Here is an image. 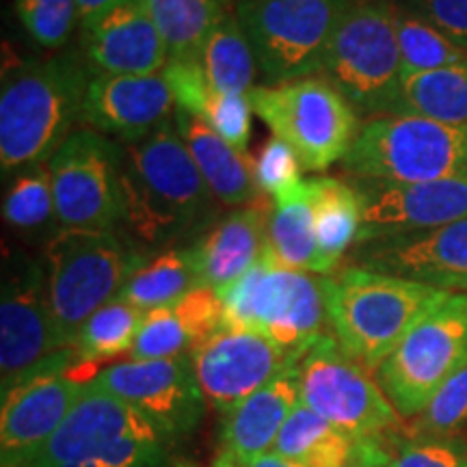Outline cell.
Returning <instances> with one entry per match:
<instances>
[{
	"label": "cell",
	"instance_id": "cell-18",
	"mask_svg": "<svg viewBox=\"0 0 467 467\" xmlns=\"http://www.w3.org/2000/svg\"><path fill=\"white\" fill-rule=\"evenodd\" d=\"M350 265L399 275L446 292H467V217L407 236L361 243Z\"/></svg>",
	"mask_w": 467,
	"mask_h": 467
},
{
	"label": "cell",
	"instance_id": "cell-25",
	"mask_svg": "<svg viewBox=\"0 0 467 467\" xmlns=\"http://www.w3.org/2000/svg\"><path fill=\"white\" fill-rule=\"evenodd\" d=\"M314 197L317 232V268L314 275H331L340 268L348 251L358 244L364 219V197L353 180L309 178Z\"/></svg>",
	"mask_w": 467,
	"mask_h": 467
},
{
	"label": "cell",
	"instance_id": "cell-11",
	"mask_svg": "<svg viewBox=\"0 0 467 467\" xmlns=\"http://www.w3.org/2000/svg\"><path fill=\"white\" fill-rule=\"evenodd\" d=\"M467 366V292H452L405 336L375 377L400 418L413 420Z\"/></svg>",
	"mask_w": 467,
	"mask_h": 467
},
{
	"label": "cell",
	"instance_id": "cell-15",
	"mask_svg": "<svg viewBox=\"0 0 467 467\" xmlns=\"http://www.w3.org/2000/svg\"><path fill=\"white\" fill-rule=\"evenodd\" d=\"M299 359L301 355L290 353L266 336L227 325H221L191 350L203 399L221 416H227Z\"/></svg>",
	"mask_w": 467,
	"mask_h": 467
},
{
	"label": "cell",
	"instance_id": "cell-19",
	"mask_svg": "<svg viewBox=\"0 0 467 467\" xmlns=\"http://www.w3.org/2000/svg\"><path fill=\"white\" fill-rule=\"evenodd\" d=\"M175 100L165 76L93 74L80 121L104 137L137 143L173 119Z\"/></svg>",
	"mask_w": 467,
	"mask_h": 467
},
{
	"label": "cell",
	"instance_id": "cell-32",
	"mask_svg": "<svg viewBox=\"0 0 467 467\" xmlns=\"http://www.w3.org/2000/svg\"><path fill=\"white\" fill-rule=\"evenodd\" d=\"M145 312L124 299H113L98 309L80 329L76 340V355L80 364L96 366L119 355L130 353Z\"/></svg>",
	"mask_w": 467,
	"mask_h": 467
},
{
	"label": "cell",
	"instance_id": "cell-42",
	"mask_svg": "<svg viewBox=\"0 0 467 467\" xmlns=\"http://www.w3.org/2000/svg\"><path fill=\"white\" fill-rule=\"evenodd\" d=\"M169 89L175 100V109L186 110V113L203 117L208 107L213 87H210L206 74H203L200 58H186V61H169L162 69Z\"/></svg>",
	"mask_w": 467,
	"mask_h": 467
},
{
	"label": "cell",
	"instance_id": "cell-43",
	"mask_svg": "<svg viewBox=\"0 0 467 467\" xmlns=\"http://www.w3.org/2000/svg\"><path fill=\"white\" fill-rule=\"evenodd\" d=\"M396 7L422 17L467 50V0H394Z\"/></svg>",
	"mask_w": 467,
	"mask_h": 467
},
{
	"label": "cell",
	"instance_id": "cell-22",
	"mask_svg": "<svg viewBox=\"0 0 467 467\" xmlns=\"http://www.w3.org/2000/svg\"><path fill=\"white\" fill-rule=\"evenodd\" d=\"M148 429L156 426L143 413L117 396L87 383L83 396L58 426L57 433L46 441L42 451L20 467H66L119 437Z\"/></svg>",
	"mask_w": 467,
	"mask_h": 467
},
{
	"label": "cell",
	"instance_id": "cell-16",
	"mask_svg": "<svg viewBox=\"0 0 467 467\" xmlns=\"http://www.w3.org/2000/svg\"><path fill=\"white\" fill-rule=\"evenodd\" d=\"M52 320L46 268L31 258L11 262L0 299V379L3 392L61 353Z\"/></svg>",
	"mask_w": 467,
	"mask_h": 467
},
{
	"label": "cell",
	"instance_id": "cell-29",
	"mask_svg": "<svg viewBox=\"0 0 467 467\" xmlns=\"http://www.w3.org/2000/svg\"><path fill=\"white\" fill-rule=\"evenodd\" d=\"M200 63L214 91L249 96L258 61L236 14L225 11L217 22L202 46Z\"/></svg>",
	"mask_w": 467,
	"mask_h": 467
},
{
	"label": "cell",
	"instance_id": "cell-2",
	"mask_svg": "<svg viewBox=\"0 0 467 467\" xmlns=\"http://www.w3.org/2000/svg\"><path fill=\"white\" fill-rule=\"evenodd\" d=\"M93 69L76 52L33 63H5L0 91V167L48 165L83 115Z\"/></svg>",
	"mask_w": 467,
	"mask_h": 467
},
{
	"label": "cell",
	"instance_id": "cell-31",
	"mask_svg": "<svg viewBox=\"0 0 467 467\" xmlns=\"http://www.w3.org/2000/svg\"><path fill=\"white\" fill-rule=\"evenodd\" d=\"M197 285L200 279L192 266L189 247H169L154 258L145 260L134 271V275L121 288L119 299L141 312H150V309L171 306Z\"/></svg>",
	"mask_w": 467,
	"mask_h": 467
},
{
	"label": "cell",
	"instance_id": "cell-9",
	"mask_svg": "<svg viewBox=\"0 0 467 467\" xmlns=\"http://www.w3.org/2000/svg\"><path fill=\"white\" fill-rule=\"evenodd\" d=\"M254 113L299 156L303 171H327L347 159L358 139V110L323 76L254 87Z\"/></svg>",
	"mask_w": 467,
	"mask_h": 467
},
{
	"label": "cell",
	"instance_id": "cell-37",
	"mask_svg": "<svg viewBox=\"0 0 467 467\" xmlns=\"http://www.w3.org/2000/svg\"><path fill=\"white\" fill-rule=\"evenodd\" d=\"M16 14L35 44L58 50L74 31L78 5L76 0H16Z\"/></svg>",
	"mask_w": 467,
	"mask_h": 467
},
{
	"label": "cell",
	"instance_id": "cell-4",
	"mask_svg": "<svg viewBox=\"0 0 467 467\" xmlns=\"http://www.w3.org/2000/svg\"><path fill=\"white\" fill-rule=\"evenodd\" d=\"M143 262V255L113 230L61 227L44 251L58 347L74 348L83 325L119 296Z\"/></svg>",
	"mask_w": 467,
	"mask_h": 467
},
{
	"label": "cell",
	"instance_id": "cell-5",
	"mask_svg": "<svg viewBox=\"0 0 467 467\" xmlns=\"http://www.w3.org/2000/svg\"><path fill=\"white\" fill-rule=\"evenodd\" d=\"M350 178L420 184L467 180V126L413 115H381L361 124L342 161Z\"/></svg>",
	"mask_w": 467,
	"mask_h": 467
},
{
	"label": "cell",
	"instance_id": "cell-6",
	"mask_svg": "<svg viewBox=\"0 0 467 467\" xmlns=\"http://www.w3.org/2000/svg\"><path fill=\"white\" fill-rule=\"evenodd\" d=\"M394 0H353L337 25L320 76L358 115H392L402 83Z\"/></svg>",
	"mask_w": 467,
	"mask_h": 467
},
{
	"label": "cell",
	"instance_id": "cell-13",
	"mask_svg": "<svg viewBox=\"0 0 467 467\" xmlns=\"http://www.w3.org/2000/svg\"><path fill=\"white\" fill-rule=\"evenodd\" d=\"M76 348L35 368L33 372L3 392L0 409V457L3 467H20L31 461L57 433L93 377L83 375Z\"/></svg>",
	"mask_w": 467,
	"mask_h": 467
},
{
	"label": "cell",
	"instance_id": "cell-33",
	"mask_svg": "<svg viewBox=\"0 0 467 467\" xmlns=\"http://www.w3.org/2000/svg\"><path fill=\"white\" fill-rule=\"evenodd\" d=\"M396 33H399L402 76L433 72V69L454 66V63L467 58V50L451 42L433 25H429L422 17L409 14V11L399 9Z\"/></svg>",
	"mask_w": 467,
	"mask_h": 467
},
{
	"label": "cell",
	"instance_id": "cell-23",
	"mask_svg": "<svg viewBox=\"0 0 467 467\" xmlns=\"http://www.w3.org/2000/svg\"><path fill=\"white\" fill-rule=\"evenodd\" d=\"M299 402V370L296 364H292L223 416L219 452L236 454V457L271 452L275 448L279 431L284 429L292 409Z\"/></svg>",
	"mask_w": 467,
	"mask_h": 467
},
{
	"label": "cell",
	"instance_id": "cell-1",
	"mask_svg": "<svg viewBox=\"0 0 467 467\" xmlns=\"http://www.w3.org/2000/svg\"><path fill=\"white\" fill-rule=\"evenodd\" d=\"M124 221L134 241L162 247L200 234L217 214V197L203 180L175 121L137 143H124Z\"/></svg>",
	"mask_w": 467,
	"mask_h": 467
},
{
	"label": "cell",
	"instance_id": "cell-12",
	"mask_svg": "<svg viewBox=\"0 0 467 467\" xmlns=\"http://www.w3.org/2000/svg\"><path fill=\"white\" fill-rule=\"evenodd\" d=\"M124 150L93 128H78L48 162L57 221L63 227L113 230L124 221Z\"/></svg>",
	"mask_w": 467,
	"mask_h": 467
},
{
	"label": "cell",
	"instance_id": "cell-28",
	"mask_svg": "<svg viewBox=\"0 0 467 467\" xmlns=\"http://www.w3.org/2000/svg\"><path fill=\"white\" fill-rule=\"evenodd\" d=\"M266 254L282 266L314 273L317 268V232H314V197L309 178L284 200L273 202L268 221Z\"/></svg>",
	"mask_w": 467,
	"mask_h": 467
},
{
	"label": "cell",
	"instance_id": "cell-27",
	"mask_svg": "<svg viewBox=\"0 0 467 467\" xmlns=\"http://www.w3.org/2000/svg\"><path fill=\"white\" fill-rule=\"evenodd\" d=\"M392 115L467 126V58L433 72L402 76Z\"/></svg>",
	"mask_w": 467,
	"mask_h": 467
},
{
	"label": "cell",
	"instance_id": "cell-41",
	"mask_svg": "<svg viewBox=\"0 0 467 467\" xmlns=\"http://www.w3.org/2000/svg\"><path fill=\"white\" fill-rule=\"evenodd\" d=\"M251 113H254V107H251L249 96L213 91L202 119L234 150L247 154L251 128H254L251 126Z\"/></svg>",
	"mask_w": 467,
	"mask_h": 467
},
{
	"label": "cell",
	"instance_id": "cell-8",
	"mask_svg": "<svg viewBox=\"0 0 467 467\" xmlns=\"http://www.w3.org/2000/svg\"><path fill=\"white\" fill-rule=\"evenodd\" d=\"M353 0H238L236 17L268 85L320 76Z\"/></svg>",
	"mask_w": 467,
	"mask_h": 467
},
{
	"label": "cell",
	"instance_id": "cell-46",
	"mask_svg": "<svg viewBox=\"0 0 467 467\" xmlns=\"http://www.w3.org/2000/svg\"><path fill=\"white\" fill-rule=\"evenodd\" d=\"M124 3H130V0H76V5H78V20L85 26L91 20H96L98 16L107 14V11L119 7Z\"/></svg>",
	"mask_w": 467,
	"mask_h": 467
},
{
	"label": "cell",
	"instance_id": "cell-3",
	"mask_svg": "<svg viewBox=\"0 0 467 467\" xmlns=\"http://www.w3.org/2000/svg\"><path fill=\"white\" fill-rule=\"evenodd\" d=\"M327 323L355 361L377 372L405 336L452 292L347 265L323 277Z\"/></svg>",
	"mask_w": 467,
	"mask_h": 467
},
{
	"label": "cell",
	"instance_id": "cell-35",
	"mask_svg": "<svg viewBox=\"0 0 467 467\" xmlns=\"http://www.w3.org/2000/svg\"><path fill=\"white\" fill-rule=\"evenodd\" d=\"M192 348H195V337L171 303L145 312L141 329L128 358L137 361L173 359L191 355Z\"/></svg>",
	"mask_w": 467,
	"mask_h": 467
},
{
	"label": "cell",
	"instance_id": "cell-21",
	"mask_svg": "<svg viewBox=\"0 0 467 467\" xmlns=\"http://www.w3.org/2000/svg\"><path fill=\"white\" fill-rule=\"evenodd\" d=\"M83 31L85 58L96 74L151 76L167 67V46L141 0L98 16Z\"/></svg>",
	"mask_w": 467,
	"mask_h": 467
},
{
	"label": "cell",
	"instance_id": "cell-10",
	"mask_svg": "<svg viewBox=\"0 0 467 467\" xmlns=\"http://www.w3.org/2000/svg\"><path fill=\"white\" fill-rule=\"evenodd\" d=\"M301 402L355 441L385 440L402 429V418L370 370L323 334L296 361Z\"/></svg>",
	"mask_w": 467,
	"mask_h": 467
},
{
	"label": "cell",
	"instance_id": "cell-44",
	"mask_svg": "<svg viewBox=\"0 0 467 467\" xmlns=\"http://www.w3.org/2000/svg\"><path fill=\"white\" fill-rule=\"evenodd\" d=\"M210 467H306L296 461H292L288 457H282L277 452H265V454H255V457H236V454H225V452H217Z\"/></svg>",
	"mask_w": 467,
	"mask_h": 467
},
{
	"label": "cell",
	"instance_id": "cell-39",
	"mask_svg": "<svg viewBox=\"0 0 467 467\" xmlns=\"http://www.w3.org/2000/svg\"><path fill=\"white\" fill-rule=\"evenodd\" d=\"M167 441L159 429H148L119 437L66 467H156L165 457Z\"/></svg>",
	"mask_w": 467,
	"mask_h": 467
},
{
	"label": "cell",
	"instance_id": "cell-7",
	"mask_svg": "<svg viewBox=\"0 0 467 467\" xmlns=\"http://www.w3.org/2000/svg\"><path fill=\"white\" fill-rule=\"evenodd\" d=\"M223 325L266 336L295 355L325 334L323 277L282 266L265 254L223 295Z\"/></svg>",
	"mask_w": 467,
	"mask_h": 467
},
{
	"label": "cell",
	"instance_id": "cell-17",
	"mask_svg": "<svg viewBox=\"0 0 467 467\" xmlns=\"http://www.w3.org/2000/svg\"><path fill=\"white\" fill-rule=\"evenodd\" d=\"M350 180L358 184L364 197V219L358 244L435 230L467 217V180L420 184Z\"/></svg>",
	"mask_w": 467,
	"mask_h": 467
},
{
	"label": "cell",
	"instance_id": "cell-40",
	"mask_svg": "<svg viewBox=\"0 0 467 467\" xmlns=\"http://www.w3.org/2000/svg\"><path fill=\"white\" fill-rule=\"evenodd\" d=\"M301 161L295 154V150L282 139L273 137L271 141L265 143V148L254 161L255 184H258L262 195L279 202L303 184L306 178L301 175Z\"/></svg>",
	"mask_w": 467,
	"mask_h": 467
},
{
	"label": "cell",
	"instance_id": "cell-45",
	"mask_svg": "<svg viewBox=\"0 0 467 467\" xmlns=\"http://www.w3.org/2000/svg\"><path fill=\"white\" fill-rule=\"evenodd\" d=\"M353 467H389V452L383 440L358 441Z\"/></svg>",
	"mask_w": 467,
	"mask_h": 467
},
{
	"label": "cell",
	"instance_id": "cell-34",
	"mask_svg": "<svg viewBox=\"0 0 467 467\" xmlns=\"http://www.w3.org/2000/svg\"><path fill=\"white\" fill-rule=\"evenodd\" d=\"M57 217L48 165L20 171L3 200V219L16 230H37Z\"/></svg>",
	"mask_w": 467,
	"mask_h": 467
},
{
	"label": "cell",
	"instance_id": "cell-38",
	"mask_svg": "<svg viewBox=\"0 0 467 467\" xmlns=\"http://www.w3.org/2000/svg\"><path fill=\"white\" fill-rule=\"evenodd\" d=\"M467 420V366L437 389L429 405L411 420L409 435H454Z\"/></svg>",
	"mask_w": 467,
	"mask_h": 467
},
{
	"label": "cell",
	"instance_id": "cell-26",
	"mask_svg": "<svg viewBox=\"0 0 467 467\" xmlns=\"http://www.w3.org/2000/svg\"><path fill=\"white\" fill-rule=\"evenodd\" d=\"M273 452L306 467H353L358 441L299 402L279 431Z\"/></svg>",
	"mask_w": 467,
	"mask_h": 467
},
{
	"label": "cell",
	"instance_id": "cell-14",
	"mask_svg": "<svg viewBox=\"0 0 467 467\" xmlns=\"http://www.w3.org/2000/svg\"><path fill=\"white\" fill-rule=\"evenodd\" d=\"M91 385L143 413L167 440L189 435L208 407L191 355L173 359H128L98 372Z\"/></svg>",
	"mask_w": 467,
	"mask_h": 467
},
{
	"label": "cell",
	"instance_id": "cell-24",
	"mask_svg": "<svg viewBox=\"0 0 467 467\" xmlns=\"http://www.w3.org/2000/svg\"><path fill=\"white\" fill-rule=\"evenodd\" d=\"M175 128L192 161L221 206L243 208L262 195L254 175V159L225 143L200 117L175 109Z\"/></svg>",
	"mask_w": 467,
	"mask_h": 467
},
{
	"label": "cell",
	"instance_id": "cell-36",
	"mask_svg": "<svg viewBox=\"0 0 467 467\" xmlns=\"http://www.w3.org/2000/svg\"><path fill=\"white\" fill-rule=\"evenodd\" d=\"M389 467H467V446L457 435H400L383 440Z\"/></svg>",
	"mask_w": 467,
	"mask_h": 467
},
{
	"label": "cell",
	"instance_id": "cell-30",
	"mask_svg": "<svg viewBox=\"0 0 467 467\" xmlns=\"http://www.w3.org/2000/svg\"><path fill=\"white\" fill-rule=\"evenodd\" d=\"M141 3L167 46L169 61L200 58L203 42L227 11L221 0H141Z\"/></svg>",
	"mask_w": 467,
	"mask_h": 467
},
{
	"label": "cell",
	"instance_id": "cell-20",
	"mask_svg": "<svg viewBox=\"0 0 467 467\" xmlns=\"http://www.w3.org/2000/svg\"><path fill=\"white\" fill-rule=\"evenodd\" d=\"M273 200L260 195L249 206L232 210L223 219H214L189 244L200 285L214 288L219 295L236 284L266 254L268 221Z\"/></svg>",
	"mask_w": 467,
	"mask_h": 467
}]
</instances>
